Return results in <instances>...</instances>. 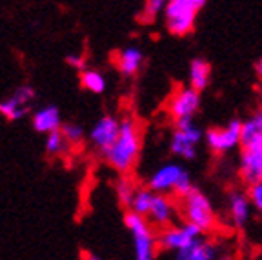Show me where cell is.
Returning <instances> with one entry per match:
<instances>
[{
    "instance_id": "6da1fadb",
    "label": "cell",
    "mask_w": 262,
    "mask_h": 260,
    "mask_svg": "<svg viewBox=\"0 0 262 260\" xmlns=\"http://www.w3.org/2000/svg\"><path fill=\"white\" fill-rule=\"evenodd\" d=\"M238 177L248 187L262 182V110L242 120Z\"/></svg>"
},
{
    "instance_id": "7a4b0ae2",
    "label": "cell",
    "mask_w": 262,
    "mask_h": 260,
    "mask_svg": "<svg viewBox=\"0 0 262 260\" xmlns=\"http://www.w3.org/2000/svg\"><path fill=\"white\" fill-rule=\"evenodd\" d=\"M140 149H142V133L139 122L133 117H124L120 118L119 137L113 146L104 153V159L117 173H120V177H129L139 162Z\"/></svg>"
},
{
    "instance_id": "3957f363",
    "label": "cell",
    "mask_w": 262,
    "mask_h": 260,
    "mask_svg": "<svg viewBox=\"0 0 262 260\" xmlns=\"http://www.w3.org/2000/svg\"><path fill=\"white\" fill-rule=\"evenodd\" d=\"M193 187L189 171L177 162L164 164L147 179V189L160 195H175L179 200L184 199Z\"/></svg>"
},
{
    "instance_id": "277c9868",
    "label": "cell",
    "mask_w": 262,
    "mask_h": 260,
    "mask_svg": "<svg viewBox=\"0 0 262 260\" xmlns=\"http://www.w3.org/2000/svg\"><path fill=\"white\" fill-rule=\"evenodd\" d=\"M179 209L184 222L199 228L202 233H209L217 228L219 216L211 200L201 189H196V187H193L184 199H180Z\"/></svg>"
},
{
    "instance_id": "5b68a950",
    "label": "cell",
    "mask_w": 262,
    "mask_h": 260,
    "mask_svg": "<svg viewBox=\"0 0 262 260\" xmlns=\"http://www.w3.org/2000/svg\"><path fill=\"white\" fill-rule=\"evenodd\" d=\"M204 6V0H168L164 8L166 29L175 37H186L193 31L199 11Z\"/></svg>"
},
{
    "instance_id": "8992f818",
    "label": "cell",
    "mask_w": 262,
    "mask_h": 260,
    "mask_svg": "<svg viewBox=\"0 0 262 260\" xmlns=\"http://www.w3.org/2000/svg\"><path fill=\"white\" fill-rule=\"evenodd\" d=\"M124 224L127 231L133 236V248H135V260H155L157 253V235L155 229L147 219L137 215L133 211H126L124 215Z\"/></svg>"
},
{
    "instance_id": "52a82bcc",
    "label": "cell",
    "mask_w": 262,
    "mask_h": 260,
    "mask_svg": "<svg viewBox=\"0 0 262 260\" xmlns=\"http://www.w3.org/2000/svg\"><path fill=\"white\" fill-rule=\"evenodd\" d=\"M202 236H204V233L199 228H195V226H191L188 222H182L173 224V226H169L166 229H160V233L157 235V242H159L160 249L180 253L188 249L191 244H195L196 240H201Z\"/></svg>"
},
{
    "instance_id": "ba28073f",
    "label": "cell",
    "mask_w": 262,
    "mask_h": 260,
    "mask_svg": "<svg viewBox=\"0 0 262 260\" xmlns=\"http://www.w3.org/2000/svg\"><path fill=\"white\" fill-rule=\"evenodd\" d=\"M201 138L202 131L193 120H180V122H175L169 149L175 157L193 160L196 157V146L201 142Z\"/></svg>"
},
{
    "instance_id": "9c48e42d",
    "label": "cell",
    "mask_w": 262,
    "mask_h": 260,
    "mask_svg": "<svg viewBox=\"0 0 262 260\" xmlns=\"http://www.w3.org/2000/svg\"><path fill=\"white\" fill-rule=\"evenodd\" d=\"M241 133H242V120H229L226 126L209 127L204 133V142L215 155H224L233 151L241 146Z\"/></svg>"
},
{
    "instance_id": "30bf717a",
    "label": "cell",
    "mask_w": 262,
    "mask_h": 260,
    "mask_svg": "<svg viewBox=\"0 0 262 260\" xmlns=\"http://www.w3.org/2000/svg\"><path fill=\"white\" fill-rule=\"evenodd\" d=\"M199 107H201V93L191 90L189 85L179 88L168 102V113L171 115V118L175 122L193 120Z\"/></svg>"
},
{
    "instance_id": "8fae6325",
    "label": "cell",
    "mask_w": 262,
    "mask_h": 260,
    "mask_svg": "<svg viewBox=\"0 0 262 260\" xmlns=\"http://www.w3.org/2000/svg\"><path fill=\"white\" fill-rule=\"evenodd\" d=\"M120 131V118L113 115H104L95 122V126L90 131V140L100 153H106L115 144Z\"/></svg>"
},
{
    "instance_id": "7c38bea8",
    "label": "cell",
    "mask_w": 262,
    "mask_h": 260,
    "mask_svg": "<svg viewBox=\"0 0 262 260\" xmlns=\"http://www.w3.org/2000/svg\"><path fill=\"white\" fill-rule=\"evenodd\" d=\"M177 204L175 200L169 195H160V193H155L151 200V207L147 211V222L155 226L159 229H166L169 226H173V220L177 216Z\"/></svg>"
},
{
    "instance_id": "4fadbf2b",
    "label": "cell",
    "mask_w": 262,
    "mask_h": 260,
    "mask_svg": "<svg viewBox=\"0 0 262 260\" xmlns=\"http://www.w3.org/2000/svg\"><path fill=\"white\" fill-rule=\"evenodd\" d=\"M251 209H253V206H251L248 193L241 191V189H233L228 195V216L229 222L237 229L244 228L246 224L250 222Z\"/></svg>"
},
{
    "instance_id": "5bb4252c",
    "label": "cell",
    "mask_w": 262,
    "mask_h": 260,
    "mask_svg": "<svg viewBox=\"0 0 262 260\" xmlns=\"http://www.w3.org/2000/svg\"><path fill=\"white\" fill-rule=\"evenodd\" d=\"M31 124L35 127V131L38 133H53V131H60L62 129V118H60V111L57 106H44L33 115Z\"/></svg>"
},
{
    "instance_id": "9a60e30c",
    "label": "cell",
    "mask_w": 262,
    "mask_h": 260,
    "mask_svg": "<svg viewBox=\"0 0 262 260\" xmlns=\"http://www.w3.org/2000/svg\"><path fill=\"white\" fill-rule=\"evenodd\" d=\"M175 260H219V246L213 240L202 236L188 249L177 253Z\"/></svg>"
},
{
    "instance_id": "2e32d148",
    "label": "cell",
    "mask_w": 262,
    "mask_h": 260,
    "mask_svg": "<svg viewBox=\"0 0 262 260\" xmlns=\"http://www.w3.org/2000/svg\"><path fill=\"white\" fill-rule=\"evenodd\" d=\"M144 62V53L142 49L137 46H127L117 55V66H119L120 73L126 77H133L135 73H139L140 66Z\"/></svg>"
},
{
    "instance_id": "e0dca14e",
    "label": "cell",
    "mask_w": 262,
    "mask_h": 260,
    "mask_svg": "<svg viewBox=\"0 0 262 260\" xmlns=\"http://www.w3.org/2000/svg\"><path fill=\"white\" fill-rule=\"evenodd\" d=\"M211 78V66L204 58H193L189 62V88L195 91H204Z\"/></svg>"
},
{
    "instance_id": "ac0fdd59",
    "label": "cell",
    "mask_w": 262,
    "mask_h": 260,
    "mask_svg": "<svg viewBox=\"0 0 262 260\" xmlns=\"http://www.w3.org/2000/svg\"><path fill=\"white\" fill-rule=\"evenodd\" d=\"M137 191H139V187L137 184L133 182L131 177H120L117 182H115V195H117V200L120 202V206L131 207V202L135 199Z\"/></svg>"
},
{
    "instance_id": "d6986e66",
    "label": "cell",
    "mask_w": 262,
    "mask_h": 260,
    "mask_svg": "<svg viewBox=\"0 0 262 260\" xmlns=\"http://www.w3.org/2000/svg\"><path fill=\"white\" fill-rule=\"evenodd\" d=\"M28 107L29 106L22 104L15 95L0 100V115L6 117L8 120H20V118H24L26 113H28Z\"/></svg>"
},
{
    "instance_id": "ffe728a7",
    "label": "cell",
    "mask_w": 262,
    "mask_h": 260,
    "mask_svg": "<svg viewBox=\"0 0 262 260\" xmlns=\"http://www.w3.org/2000/svg\"><path fill=\"white\" fill-rule=\"evenodd\" d=\"M80 84L84 90L91 91L95 95H100L106 91V78L102 73H98L95 69H86L80 73Z\"/></svg>"
},
{
    "instance_id": "44dd1931",
    "label": "cell",
    "mask_w": 262,
    "mask_h": 260,
    "mask_svg": "<svg viewBox=\"0 0 262 260\" xmlns=\"http://www.w3.org/2000/svg\"><path fill=\"white\" fill-rule=\"evenodd\" d=\"M153 195H155V193H153L151 189H147V187H139V191H137L135 199H133L131 207L127 209V211H133V213H137V215L146 219L147 211H149V207H151Z\"/></svg>"
},
{
    "instance_id": "7402d4cb",
    "label": "cell",
    "mask_w": 262,
    "mask_h": 260,
    "mask_svg": "<svg viewBox=\"0 0 262 260\" xmlns=\"http://www.w3.org/2000/svg\"><path fill=\"white\" fill-rule=\"evenodd\" d=\"M66 138L62 135V131H53L46 137V153L49 155H60L66 147Z\"/></svg>"
},
{
    "instance_id": "603a6c76",
    "label": "cell",
    "mask_w": 262,
    "mask_h": 260,
    "mask_svg": "<svg viewBox=\"0 0 262 260\" xmlns=\"http://www.w3.org/2000/svg\"><path fill=\"white\" fill-rule=\"evenodd\" d=\"M60 131H62V135H64L66 142L68 144L77 146V144H80L82 140H84V129H82V126H78V124H75V122L64 124Z\"/></svg>"
},
{
    "instance_id": "cb8c5ba5",
    "label": "cell",
    "mask_w": 262,
    "mask_h": 260,
    "mask_svg": "<svg viewBox=\"0 0 262 260\" xmlns=\"http://www.w3.org/2000/svg\"><path fill=\"white\" fill-rule=\"evenodd\" d=\"M164 8H166L164 0H147L142 8V20L153 22L160 13H164Z\"/></svg>"
},
{
    "instance_id": "d4e9b609",
    "label": "cell",
    "mask_w": 262,
    "mask_h": 260,
    "mask_svg": "<svg viewBox=\"0 0 262 260\" xmlns=\"http://www.w3.org/2000/svg\"><path fill=\"white\" fill-rule=\"evenodd\" d=\"M246 193L250 197V202H251V206H253V209L258 215H262V182L250 186Z\"/></svg>"
},
{
    "instance_id": "484cf974",
    "label": "cell",
    "mask_w": 262,
    "mask_h": 260,
    "mask_svg": "<svg viewBox=\"0 0 262 260\" xmlns=\"http://www.w3.org/2000/svg\"><path fill=\"white\" fill-rule=\"evenodd\" d=\"M13 95H15V97L18 98V100H20L22 104L29 106V104H31V100L35 98V90H33V88L29 84H24V85H18Z\"/></svg>"
},
{
    "instance_id": "4316f807",
    "label": "cell",
    "mask_w": 262,
    "mask_h": 260,
    "mask_svg": "<svg viewBox=\"0 0 262 260\" xmlns=\"http://www.w3.org/2000/svg\"><path fill=\"white\" fill-rule=\"evenodd\" d=\"M66 62L71 66L73 69H77V71H86V57L84 55H68L66 57Z\"/></svg>"
},
{
    "instance_id": "83f0119b",
    "label": "cell",
    "mask_w": 262,
    "mask_h": 260,
    "mask_svg": "<svg viewBox=\"0 0 262 260\" xmlns=\"http://www.w3.org/2000/svg\"><path fill=\"white\" fill-rule=\"evenodd\" d=\"M255 73H257L258 78H262V58H258V60L255 62Z\"/></svg>"
},
{
    "instance_id": "f1b7e54d",
    "label": "cell",
    "mask_w": 262,
    "mask_h": 260,
    "mask_svg": "<svg viewBox=\"0 0 262 260\" xmlns=\"http://www.w3.org/2000/svg\"><path fill=\"white\" fill-rule=\"evenodd\" d=\"M84 260H100L95 253H84Z\"/></svg>"
},
{
    "instance_id": "f546056e",
    "label": "cell",
    "mask_w": 262,
    "mask_h": 260,
    "mask_svg": "<svg viewBox=\"0 0 262 260\" xmlns=\"http://www.w3.org/2000/svg\"><path fill=\"white\" fill-rule=\"evenodd\" d=\"M219 260H231L229 256H222V258H219Z\"/></svg>"
},
{
    "instance_id": "4dcf8cb0",
    "label": "cell",
    "mask_w": 262,
    "mask_h": 260,
    "mask_svg": "<svg viewBox=\"0 0 262 260\" xmlns=\"http://www.w3.org/2000/svg\"><path fill=\"white\" fill-rule=\"evenodd\" d=\"M260 95H262V84H260Z\"/></svg>"
}]
</instances>
